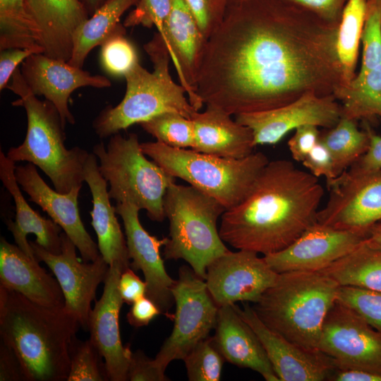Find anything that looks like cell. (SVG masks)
Here are the masks:
<instances>
[{
	"label": "cell",
	"mask_w": 381,
	"mask_h": 381,
	"mask_svg": "<svg viewBox=\"0 0 381 381\" xmlns=\"http://www.w3.org/2000/svg\"><path fill=\"white\" fill-rule=\"evenodd\" d=\"M338 26L281 0H243L207 40L196 93L231 116L334 95L345 86Z\"/></svg>",
	"instance_id": "cell-1"
},
{
	"label": "cell",
	"mask_w": 381,
	"mask_h": 381,
	"mask_svg": "<svg viewBox=\"0 0 381 381\" xmlns=\"http://www.w3.org/2000/svg\"><path fill=\"white\" fill-rule=\"evenodd\" d=\"M323 195L310 172L289 160L269 161L244 198L221 216L220 237L238 250L278 252L317 221Z\"/></svg>",
	"instance_id": "cell-2"
},
{
	"label": "cell",
	"mask_w": 381,
	"mask_h": 381,
	"mask_svg": "<svg viewBox=\"0 0 381 381\" xmlns=\"http://www.w3.org/2000/svg\"><path fill=\"white\" fill-rule=\"evenodd\" d=\"M80 326L64 308L40 306L0 286L1 341L16 354L25 380H66Z\"/></svg>",
	"instance_id": "cell-3"
},
{
	"label": "cell",
	"mask_w": 381,
	"mask_h": 381,
	"mask_svg": "<svg viewBox=\"0 0 381 381\" xmlns=\"http://www.w3.org/2000/svg\"><path fill=\"white\" fill-rule=\"evenodd\" d=\"M339 286L318 271L282 272L252 307L269 328L316 352L324 320Z\"/></svg>",
	"instance_id": "cell-4"
},
{
	"label": "cell",
	"mask_w": 381,
	"mask_h": 381,
	"mask_svg": "<svg viewBox=\"0 0 381 381\" xmlns=\"http://www.w3.org/2000/svg\"><path fill=\"white\" fill-rule=\"evenodd\" d=\"M6 88L19 97L13 105L23 107L28 120L24 141L8 150V158L14 162L33 164L49 177L54 189L61 193L82 186L85 181L84 167L90 153L78 146L70 150L66 147V127L54 105L37 98L19 68L13 73Z\"/></svg>",
	"instance_id": "cell-5"
},
{
	"label": "cell",
	"mask_w": 381,
	"mask_h": 381,
	"mask_svg": "<svg viewBox=\"0 0 381 381\" xmlns=\"http://www.w3.org/2000/svg\"><path fill=\"white\" fill-rule=\"evenodd\" d=\"M144 49L153 64V71L138 63L124 75L126 90L123 99L115 107H105L92 122L101 138L162 113L176 112L191 119L198 111L185 97L186 89L171 77V56L162 36L155 33Z\"/></svg>",
	"instance_id": "cell-6"
},
{
	"label": "cell",
	"mask_w": 381,
	"mask_h": 381,
	"mask_svg": "<svg viewBox=\"0 0 381 381\" xmlns=\"http://www.w3.org/2000/svg\"><path fill=\"white\" fill-rule=\"evenodd\" d=\"M163 205L169 221L164 259L184 260L205 280L208 265L229 250L217 226L225 207L198 188L175 182L167 189Z\"/></svg>",
	"instance_id": "cell-7"
},
{
	"label": "cell",
	"mask_w": 381,
	"mask_h": 381,
	"mask_svg": "<svg viewBox=\"0 0 381 381\" xmlns=\"http://www.w3.org/2000/svg\"><path fill=\"white\" fill-rule=\"evenodd\" d=\"M143 153L169 175L179 178L213 198L226 210L238 204L269 162L261 152L242 159H226L169 147L159 141L141 143Z\"/></svg>",
	"instance_id": "cell-8"
},
{
	"label": "cell",
	"mask_w": 381,
	"mask_h": 381,
	"mask_svg": "<svg viewBox=\"0 0 381 381\" xmlns=\"http://www.w3.org/2000/svg\"><path fill=\"white\" fill-rule=\"evenodd\" d=\"M92 153L99 161L100 174L109 185L111 199L116 203H134L146 210L152 221L161 222L165 219L164 197L175 178L146 157L137 134L112 135L107 147L102 143H97Z\"/></svg>",
	"instance_id": "cell-9"
},
{
	"label": "cell",
	"mask_w": 381,
	"mask_h": 381,
	"mask_svg": "<svg viewBox=\"0 0 381 381\" xmlns=\"http://www.w3.org/2000/svg\"><path fill=\"white\" fill-rule=\"evenodd\" d=\"M171 292L176 304L173 329L155 358L164 370L171 361L183 360L198 342L209 337L219 309L205 280L191 267L179 268Z\"/></svg>",
	"instance_id": "cell-10"
},
{
	"label": "cell",
	"mask_w": 381,
	"mask_h": 381,
	"mask_svg": "<svg viewBox=\"0 0 381 381\" xmlns=\"http://www.w3.org/2000/svg\"><path fill=\"white\" fill-rule=\"evenodd\" d=\"M326 184L329 198L318 212L317 222L366 236L381 223V170L351 165Z\"/></svg>",
	"instance_id": "cell-11"
},
{
	"label": "cell",
	"mask_w": 381,
	"mask_h": 381,
	"mask_svg": "<svg viewBox=\"0 0 381 381\" xmlns=\"http://www.w3.org/2000/svg\"><path fill=\"white\" fill-rule=\"evenodd\" d=\"M318 350L332 358L336 368L381 374V334L337 301L324 320Z\"/></svg>",
	"instance_id": "cell-12"
},
{
	"label": "cell",
	"mask_w": 381,
	"mask_h": 381,
	"mask_svg": "<svg viewBox=\"0 0 381 381\" xmlns=\"http://www.w3.org/2000/svg\"><path fill=\"white\" fill-rule=\"evenodd\" d=\"M36 259L44 262L52 271L62 290L64 309L87 329L91 303L97 286L104 281L109 265L100 255L92 262H82L76 255V246L61 233V252L53 254L35 241H29Z\"/></svg>",
	"instance_id": "cell-13"
},
{
	"label": "cell",
	"mask_w": 381,
	"mask_h": 381,
	"mask_svg": "<svg viewBox=\"0 0 381 381\" xmlns=\"http://www.w3.org/2000/svg\"><path fill=\"white\" fill-rule=\"evenodd\" d=\"M258 254L229 250L208 265L205 282L218 307L238 301L255 303L275 283L279 274Z\"/></svg>",
	"instance_id": "cell-14"
},
{
	"label": "cell",
	"mask_w": 381,
	"mask_h": 381,
	"mask_svg": "<svg viewBox=\"0 0 381 381\" xmlns=\"http://www.w3.org/2000/svg\"><path fill=\"white\" fill-rule=\"evenodd\" d=\"M337 101L333 95L307 93L282 107L237 114L236 121L251 130L255 146L274 145L301 126H334L342 115Z\"/></svg>",
	"instance_id": "cell-15"
},
{
	"label": "cell",
	"mask_w": 381,
	"mask_h": 381,
	"mask_svg": "<svg viewBox=\"0 0 381 381\" xmlns=\"http://www.w3.org/2000/svg\"><path fill=\"white\" fill-rule=\"evenodd\" d=\"M366 236L316 221L286 248L264 255V258L278 274L291 271L320 272L356 249Z\"/></svg>",
	"instance_id": "cell-16"
},
{
	"label": "cell",
	"mask_w": 381,
	"mask_h": 381,
	"mask_svg": "<svg viewBox=\"0 0 381 381\" xmlns=\"http://www.w3.org/2000/svg\"><path fill=\"white\" fill-rule=\"evenodd\" d=\"M116 214L122 219L126 245L134 271L141 270L147 284L146 296L151 299L169 318V313L174 301L171 289L175 282L167 272L160 248L164 246L168 238L159 239L150 235L142 226L139 219L140 208L130 201L116 203Z\"/></svg>",
	"instance_id": "cell-17"
},
{
	"label": "cell",
	"mask_w": 381,
	"mask_h": 381,
	"mask_svg": "<svg viewBox=\"0 0 381 381\" xmlns=\"http://www.w3.org/2000/svg\"><path fill=\"white\" fill-rule=\"evenodd\" d=\"M28 87L36 96H44L56 108L62 123L74 124L75 119L68 102L72 92L82 87L106 88L111 81L101 75L70 65L67 61L50 58L44 54L28 56L20 68Z\"/></svg>",
	"instance_id": "cell-18"
},
{
	"label": "cell",
	"mask_w": 381,
	"mask_h": 381,
	"mask_svg": "<svg viewBox=\"0 0 381 381\" xmlns=\"http://www.w3.org/2000/svg\"><path fill=\"white\" fill-rule=\"evenodd\" d=\"M123 271L118 265L109 266L102 296L91 310L87 327L90 339L104 359L108 378L111 381L128 380L132 353L129 345L123 346L119 330V313L124 302L119 282Z\"/></svg>",
	"instance_id": "cell-19"
},
{
	"label": "cell",
	"mask_w": 381,
	"mask_h": 381,
	"mask_svg": "<svg viewBox=\"0 0 381 381\" xmlns=\"http://www.w3.org/2000/svg\"><path fill=\"white\" fill-rule=\"evenodd\" d=\"M252 328L280 381H323L335 368L332 358L320 351L306 350L269 328L248 303L235 305Z\"/></svg>",
	"instance_id": "cell-20"
},
{
	"label": "cell",
	"mask_w": 381,
	"mask_h": 381,
	"mask_svg": "<svg viewBox=\"0 0 381 381\" xmlns=\"http://www.w3.org/2000/svg\"><path fill=\"white\" fill-rule=\"evenodd\" d=\"M15 175L19 186L62 229L80 252L83 261L92 262L100 255L97 245L86 231L79 214L78 198L82 186L67 193L51 188L32 163L16 166Z\"/></svg>",
	"instance_id": "cell-21"
},
{
	"label": "cell",
	"mask_w": 381,
	"mask_h": 381,
	"mask_svg": "<svg viewBox=\"0 0 381 381\" xmlns=\"http://www.w3.org/2000/svg\"><path fill=\"white\" fill-rule=\"evenodd\" d=\"M158 32L169 49L188 100L199 110L203 103L196 93L197 80L207 40L185 0H171L169 16Z\"/></svg>",
	"instance_id": "cell-22"
},
{
	"label": "cell",
	"mask_w": 381,
	"mask_h": 381,
	"mask_svg": "<svg viewBox=\"0 0 381 381\" xmlns=\"http://www.w3.org/2000/svg\"><path fill=\"white\" fill-rule=\"evenodd\" d=\"M25 9L43 54L68 62L75 32L90 18L80 0H25Z\"/></svg>",
	"instance_id": "cell-23"
},
{
	"label": "cell",
	"mask_w": 381,
	"mask_h": 381,
	"mask_svg": "<svg viewBox=\"0 0 381 381\" xmlns=\"http://www.w3.org/2000/svg\"><path fill=\"white\" fill-rule=\"evenodd\" d=\"M0 286L40 306L62 309L65 301L56 279L4 237L0 241Z\"/></svg>",
	"instance_id": "cell-24"
},
{
	"label": "cell",
	"mask_w": 381,
	"mask_h": 381,
	"mask_svg": "<svg viewBox=\"0 0 381 381\" xmlns=\"http://www.w3.org/2000/svg\"><path fill=\"white\" fill-rule=\"evenodd\" d=\"M234 304L219 307L212 337L215 346L226 361L250 368L267 381H279L259 339Z\"/></svg>",
	"instance_id": "cell-25"
},
{
	"label": "cell",
	"mask_w": 381,
	"mask_h": 381,
	"mask_svg": "<svg viewBox=\"0 0 381 381\" xmlns=\"http://www.w3.org/2000/svg\"><path fill=\"white\" fill-rule=\"evenodd\" d=\"M84 181L92 194V210L90 214L99 252L109 266L116 265L124 271L131 267L126 240L116 216V208L110 202L108 183L100 174L97 158L92 152L84 167Z\"/></svg>",
	"instance_id": "cell-26"
},
{
	"label": "cell",
	"mask_w": 381,
	"mask_h": 381,
	"mask_svg": "<svg viewBox=\"0 0 381 381\" xmlns=\"http://www.w3.org/2000/svg\"><path fill=\"white\" fill-rule=\"evenodd\" d=\"M14 162L0 151V180L11 195L15 203L14 222L8 220L6 225L18 248L32 259L37 260L27 239L29 234L36 236L35 242L53 254L61 252L62 229L52 219H47L34 210L25 200L15 175Z\"/></svg>",
	"instance_id": "cell-27"
},
{
	"label": "cell",
	"mask_w": 381,
	"mask_h": 381,
	"mask_svg": "<svg viewBox=\"0 0 381 381\" xmlns=\"http://www.w3.org/2000/svg\"><path fill=\"white\" fill-rule=\"evenodd\" d=\"M191 120L194 126L192 150L226 159H242L254 152L251 130L219 108L207 104L206 109L196 111Z\"/></svg>",
	"instance_id": "cell-28"
},
{
	"label": "cell",
	"mask_w": 381,
	"mask_h": 381,
	"mask_svg": "<svg viewBox=\"0 0 381 381\" xmlns=\"http://www.w3.org/2000/svg\"><path fill=\"white\" fill-rule=\"evenodd\" d=\"M138 0H107L75 31L71 59L68 63L82 68L90 51L114 33L125 29L122 15Z\"/></svg>",
	"instance_id": "cell-29"
},
{
	"label": "cell",
	"mask_w": 381,
	"mask_h": 381,
	"mask_svg": "<svg viewBox=\"0 0 381 381\" xmlns=\"http://www.w3.org/2000/svg\"><path fill=\"white\" fill-rule=\"evenodd\" d=\"M339 286L381 292V250L364 241L350 253L320 271Z\"/></svg>",
	"instance_id": "cell-30"
},
{
	"label": "cell",
	"mask_w": 381,
	"mask_h": 381,
	"mask_svg": "<svg viewBox=\"0 0 381 381\" xmlns=\"http://www.w3.org/2000/svg\"><path fill=\"white\" fill-rule=\"evenodd\" d=\"M334 97L341 104L342 116L356 121L381 117V64L358 73Z\"/></svg>",
	"instance_id": "cell-31"
},
{
	"label": "cell",
	"mask_w": 381,
	"mask_h": 381,
	"mask_svg": "<svg viewBox=\"0 0 381 381\" xmlns=\"http://www.w3.org/2000/svg\"><path fill=\"white\" fill-rule=\"evenodd\" d=\"M356 121L341 116L334 126L320 133V141L332 156L337 176L358 161L368 150V135L358 128Z\"/></svg>",
	"instance_id": "cell-32"
},
{
	"label": "cell",
	"mask_w": 381,
	"mask_h": 381,
	"mask_svg": "<svg viewBox=\"0 0 381 381\" xmlns=\"http://www.w3.org/2000/svg\"><path fill=\"white\" fill-rule=\"evenodd\" d=\"M366 0H348L338 26L337 50L345 85L356 76L359 44L365 14Z\"/></svg>",
	"instance_id": "cell-33"
},
{
	"label": "cell",
	"mask_w": 381,
	"mask_h": 381,
	"mask_svg": "<svg viewBox=\"0 0 381 381\" xmlns=\"http://www.w3.org/2000/svg\"><path fill=\"white\" fill-rule=\"evenodd\" d=\"M37 48L34 28L25 9V0H0V49Z\"/></svg>",
	"instance_id": "cell-34"
},
{
	"label": "cell",
	"mask_w": 381,
	"mask_h": 381,
	"mask_svg": "<svg viewBox=\"0 0 381 381\" xmlns=\"http://www.w3.org/2000/svg\"><path fill=\"white\" fill-rule=\"evenodd\" d=\"M147 133L169 147L192 148L194 144L193 121L176 112H165L140 123Z\"/></svg>",
	"instance_id": "cell-35"
},
{
	"label": "cell",
	"mask_w": 381,
	"mask_h": 381,
	"mask_svg": "<svg viewBox=\"0 0 381 381\" xmlns=\"http://www.w3.org/2000/svg\"><path fill=\"white\" fill-rule=\"evenodd\" d=\"M183 361L190 381H219L225 361L212 337L198 342Z\"/></svg>",
	"instance_id": "cell-36"
},
{
	"label": "cell",
	"mask_w": 381,
	"mask_h": 381,
	"mask_svg": "<svg viewBox=\"0 0 381 381\" xmlns=\"http://www.w3.org/2000/svg\"><path fill=\"white\" fill-rule=\"evenodd\" d=\"M102 356L90 339L81 341L75 337L70 351V370L67 381L109 380Z\"/></svg>",
	"instance_id": "cell-37"
},
{
	"label": "cell",
	"mask_w": 381,
	"mask_h": 381,
	"mask_svg": "<svg viewBox=\"0 0 381 381\" xmlns=\"http://www.w3.org/2000/svg\"><path fill=\"white\" fill-rule=\"evenodd\" d=\"M126 29L119 31L101 44L100 61L103 68L114 75H124L138 63V54L126 37Z\"/></svg>",
	"instance_id": "cell-38"
},
{
	"label": "cell",
	"mask_w": 381,
	"mask_h": 381,
	"mask_svg": "<svg viewBox=\"0 0 381 381\" xmlns=\"http://www.w3.org/2000/svg\"><path fill=\"white\" fill-rule=\"evenodd\" d=\"M361 42L363 55L358 73H363L381 64V0H366Z\"/></svg>",
	"instance_id": "cell-39"
},
{
	"label": "cell",
	"mask_w": 381,
	"mask_h": 381,
	"mask_svg": "<svg viewBox=\"0 0 381 381\" xmlns=\"http://www.w3.org/2000/svg\"><path fill=\"white\" fill-rule=\"evenodd\" d=\"M336 301L356 311L381 334V292L340 286Z\"/></svg>",
	"instance_id": "cell-40"
},
{
	"label": "cell",
	"mask_w": 381,
	"mask_h": 381,
	"mask_svg": "<svg viewBox=\"0 0 381 381\" xmlns=\"http://www.w3.org/2000/svg\"><path fill=\"white\" fill-rule=\"evenodd\" d=\"M135 6L124 20L125 27L155 25L161 32L170 12L171 0H138Z\"/></svg>",
	"instance_id": "cell-41"
},
{
	"label": "cell",
	"mask_w": 381,
	"mask_h": 381,
	"mask_svg": "<svg viewBox=\"0 0 381 381\" xmlns=\"http://www.w3.org/2000/svg\"><path fill=\"white\" fill-rule=\"evenodd\" d=\"M192 11L198 27L207 40L219 28L227 7L222 0H185Z\"/></svg>",
	"instance_id": "cell-42"
},
{
	"label": "cell",
	"mask_w": 381,
	"mask_h": 381,
	"mask_svg": "<svg viewBox=\"0 0 381 381\" xmlns=\"http://www.w3.org/2000/svg\"><path fill=\"white\" fill-rule=\"evenodd\" d=\"M314 14L318 18L339 25L348 0H281Z\"/></svg>",
	"instance_id": "cell-43"
},
{
	"label": "cell",
	"mask_w": 381,
	"mask_h": 381,
	"mask_svg": "<svg viewBox=\"0 0 381 381\" xmlns=\"http://www.w3.org/2000/svg\"><path fill=\"white\" fill-rule=\"evenodd\" d=\"M165 370L160 368L155 359L148 358L142 351L131 353L128 370V380L167 381Z\"/></svg>",
	"instance_id": "cell-44"
},
{
	"label": "cell",
	"mask_w": 381,
	"mask_h": 381,
	"mask_svg": "<svg viewBox=\"0 0 381 381\" xmlns=\"http://www.w3.org/2000/svg\"><path fill=\"white\" fill-rule=\"evenodd\" d=\"M301 163L317 178L323 176L329 181L337 177L332 156L320 140Z\"/></svg>",
	"instance_id": "cell-45"
},
{
	"label": "cell",
	"mask_w": 381,
	"mask_h": 381,
	"mask_svg": "<svg viewBox=\"0 0 381 381\" xmlns=\"http://www.w3.org/2000/svg\"><path fill=\"white\" fill-rule=\"evenodd\" d=\"M318 127L313 125L301 126L294 130L288 141V147L292 158L302 162L311 150L320 140Z\"/></svg>",
	"instance_id": "cell-46"
},
{
	"label": "cell",
	"mask_w": 381,
	"mask_h": 381,
	"mask_svg": "<svg viewBox=\"0 0 381 381\" xmlns=\"http://www.w3.org/2000/svg\"><path fill=\"white\" fill-rule=\"evenodd\" d=\"M33 54H42L37 48L10 49L1 50L0 54V90L6 88L18 65Z\"/></svg>",
	"instance_id": "cell-47"
},
{
	"label": "cell",
	"mask_w": 381,
	"mask_h": 381,
	"mask_svg": "<svg viewBox=\"0 0 381 381\" xmlns=\"http://www.w3.org/2000/svg\"><path fill=\"white\" fill-rule=\"evenodd\" d=\"M119 289L124 303L132 305L138 299L146 296L147 284L131 267L121 274Z\"/></svg>",
	"instance_id": "cell-48"
},
{
	"label": "cell",
	"mask_w": 381,
	"mask_h": 381,
	"mask_svg": "<svg viewBox=\"0 0 381 381\" xmlns=\"http://www.w3.org/2000/svg\"><path fill=\"white\" fill-rule=\"evenodd\" d=\"M162 313L159 308L146 296L134 302L126 315L128 322L135 327L147 325L155 317Z\"/></svg>",
	"instance_id": "cell-49"
},
{
	"label": "cell",
	"mask_w": 381,
	"mask_h": 381,
	"mask_svg": "<svg viewBox=\"0 0 381 381\" xmlns=\"http://www.w3.org/2000/svg\"><path fill=\"white\" fill-rule=\"evenodd\" d=\"M364 130L369 138V145L365 153L353 165L365 171L381 170V135L374 132L371 127L364 123Z\"/></svg>",
	"instance_id": "cell-50"
},
{
	"label": "cell",
	"mask_w": 381,
	"mask_h": 381,
	"mask_svg": "<svg viewBox=\"0 0 381 381\" xmlns=\"http://www.w3.org/2000/svg\"><path fill=\"white\" fill-rule=\"evenodd\" d=\"M0 380H25L20 363L11 348L1 341Z\"/></svg>",
	"instance_id": "cell-51"
},
{
	"label": "cell",
	"mask_w": 381,
	"mask_h": 381,
	"mask_svg": "<svg viewBox=\"0 0 381 381\" xmlns=\"http://www.w3.org/2000/svg\"><path fill=\"white\" fill-rule=\"evenodd\" d=\"M327 380L333 381H381V374L351 368H334Z\"/></svg>",
	"instance_id": "cell-52"
},
{
	"label": "cell",
	"mask_w": 381,
	"mask_h": 381,
	"mask_svg": "<svg viewBox=\"0 0 381 381\" xmlns=\"http://www.w3.org/2000/svg\"><path fill=\"white\" fill-rule=\"evenodd\" d=\"M364 243L370 248L381 250V223L369 231Z\"/></svg>",
	"instance_id": "cell-53"
},
{
	"label": "cell",
	"mask_w": 381,
	"mask_h": 381,
	"mask_svg": "<svg viewBox=\"0 0 381 381\" xmlns=\"http://www.w3.org/2000/svg\"><path fill=\"white\" fill-rule=\"evenodd\" d=\"M107 0H80L89 16H92Z\"/></svg>",
	"instance_id": "cell-54"
},
{
	"label": "cell",
	"mask_w": 381,
	"mask_h": 381,
	"mask_svg": "<svg viewBox=\"0 0 381 381\" xmlns=\"http://www.w3.org/2000/svg\"><path fill=\"white\" fill-rule=\"evenodd\" d=\"M222 1L225 3L228 8L238 5L243 0H222Z\"/></svg>",
	"instance_id": "cell-55"
}]
</instances>
